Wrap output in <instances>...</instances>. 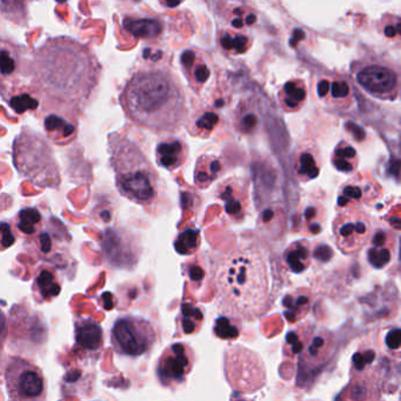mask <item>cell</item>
<instances>
[{
  "instance_id": "1",
  "label": "cell",
  "mask_w": 401,
  "mask_h": 401,
  "mask_svg": "<svg viewBox=\"0 0 401 401\" xmlns=\"http://www.w3.org/2000/svg\"><path fill=\"white\" fill-rule=\"evenodd\" d=\"M27 72L44 109L77 120L97 88L102 66L85 45L59 37L36 50Z\"/></svg>"
},
{
  "instance_id": "2",
  "label": "cell",
  "mask_w": 401,
  "mask_h": 401,
  "mask_svg": "<svg viewBox=\"0 0 401 401\" xmlns=\"http://www.w3.org/2000/svg\"><path fill=\"white\" fill-rule=\"evenodd\" d=\"M120 103L131 121L155 133H173L188 117L183 86L169 70L134 73L120 94Z\"/></svg>"
},
{
  "instance_id": "3",
  "label": "cell",
  "mask_w": 401,
  "mask_h": 401,
  "mask_svg": "<svg viewBox=\"0 0 401 401\" xmlns=\"http://www.w3.org/2000/svg\"><path fill=\"white\" fill-rule=\"evenodd\" d=\"M218 296L228 315L244 320L261 317L270 296V273L257 246H240L221 265L217 275Z\"/></svg>"
},
{
  "instance_id": "4",
  "label": "cell",
  "mask_w": 401,
  "mask_h": 401,
  "mask_svg": "<svg viewBox=\"0 0 401 401\" xmlns=\"http://www.w3.org/2000/svg\"><path fill=\"white\" fill-rule=\"evenodd\" d=\"M110 164L120 195L132 203L148 206L159 195V176L152 163L133 140L119 133L109 134Z\"/></svg>"
},
{
  "instance_id": "5",
  "label": "cell",
  "mask_w": 401,
  "mask_h": 401,
  "mask_svg": "<svg viewBox=\"0 0 401 401\" xmlns=\"http://www.w3.org/2000/svg\"><path fill=\"white\" fill-rule=\"evenodd\" d=\"M15 170L38 188L57 190L62 184L58 163L46 139L24 127L13 143Z\"/></svg>"
},
{
  "instance_id": "6",
  "label": "cell",
  "mask_w": 401,
  "mask_h": 401,
  "mask_svg": "<svg viewBox=\"0 0 401 401\" xmlns=\"http://www.w3.org/2000/svg\"><path fill=\"white\" fill-rule=\"evenodd\" d=\"M156 341L157 332L152 322L139 317H120L111 329L113 350L126 358L143 357L152 350Z\"/></svg>"
},
{
  "instance_id": "7",
  "label": "cell",
  "mask_w": 401,
  "mask_h": 401,
  "mask_svg": "<svg viewBox=\"0 0 401 401\" xmlns=\"http://www.w3.org/2000/svg\"><path fill=\"white\" fill-rule=\"evenodd\" d=\"M225 373L235 390L254 393L266 383V369L261 359L245 347L235 346L225 353Z\"/></svg>"
},
{
  "instance_id": "8",
  "label": "cell",
  "mask_w": 401,
  "mask_h": 401,
  "mask_svg": "<svg viewBox=\"0 0 401 401\" xmlns=\"http://www.w3.org/2000/svg\"><path fill=\"white\" fill-rule=\"evenodd\" d=\"M4 378L11 400H44L46 397L43 371L26 359L12 357L5 369Z\"/></svg>"
},
{
  "instance_id": "9",
  "label": "cell",
  "mask_w": 401,
  "mask_h": 401,
  "mask_svg": "<svg viewBox=\"0 0 401 401\" xmlns=\"http://www.w3.org/2000/svg\"><path fill=\"white\" fill-rule=\"evenodd\" d=\"M333 233L343 254H358L372 235V219L364 211L350 207L334 219Z\"/></svg>"
},
{
  "instance_id": "10",
  "label": "cell",
  "mask_w": 401,
  "mask_h": 401,
  "mask_svg": "<svg viewBox=\"0 0 401 401\" xmlns=\"http://www.w3.org/2000/svg\"><path fill=\"white\" fill-rule=\"evenodd\" d=\"M195 366V352L188 343H171L160 355L156 366L157 379L170 390L180 386Z\"/></svg>"
},
{
  "instance_id": "11",
  "label": "cell",
  "mask_w": 401,
  "mask_h": 401,
  "mask_svg": "<svg viewBox=\"0 0 401 401\" xmlns=\"http://www.w3.org/2000/svg\"><path fill=\"white\" fill-rule=\"evenodd\" d=\"M355 78L359 85L373 97L394 100L400 91V76L397 70L383 63H366L360 66Z\"/></svg>"
},
{
  "instance_id": "12",
  "label": "cell",
  "mask_w": 401,
  "mask_h": 401,
  "mask_svg": "<svg viewBox=\"0 0 401 401\" xmlns=\"http://www.w3.org/2000/svg\"><path fill=\"white\" fill-rule=\"evenodd\" d=\"M333 350L334 336L332 333L310 326L304 346L296 357L300 364V379L308 374L319 372L329 362Z\"/></svg>"
},
{
  "instance_id": "13",
  "label": "cell",
  "mask_w": 401,
  "mask_h": 401,
  "mask_svg": "<svg viewBox=\"0 0 401 401\" xmlns=\"http://www.w3.org/2000/svg\"><path fill=\"white\" fill-rule=\"evenodd\" d=\"M216 197L224 205V211L232 221H244L249 207V186L242 178H228L217 190Z\"/></svg>"
},
{
  "instance_id": "14",
  "label": "cell",
  "mask_w": 401,
  "mask_h": 401,
  "mask_svg": "<svg viewBox=\"0 0 401 401\" xmlns=\"http://www.w3.org/2000/svg\"><path fill=\"white\" fill-rule=\"evenodd\" d=\"M381 188L376 180L369 178H355L346 181L339 190L338 207L350 209L362 204H369L379 198Z\"/></svg>"
},
{
  "instance_id": "15",
  "label": "cell",
  "mask_w": 401,
  "mask_h": 401,
  "mask_svg": "<svg viewBox=\"0 0 401 401\" xmlns=\"http://www.w3.org/2000/svg\"><path fill=\"white\" fill-rule=\"evenodd\" d=\"M318 97L331 109L345 111L353 104V87L341 77L325 76L317 83Z\"/></svg>"
},
{
  "instance_id": "16",
  "label": "cell",
  "mask_w": 401,
  "mask_h": 401,
  "mask_svg": "<svg viewBox=\"0 0 401 401\" xmlns=\"http://www.w3.org/2000/svg\"><path fill=\"white\" fill-rule=\"evenodd\" d=\"M180 66L192 90L197 94L202 93L212 74L206 53L198 48H188L180 55Z\"/></svg>"
},
{
  "instance_id": "17",
  "label": "cell",
  "mask_w": 401,
  "mask_h": 401,
  "mask_svg": "<svg viewBox=\"0 0 401 401\" xmlns=\"http://www.w3.org/2000/svg\"><path fill=\"white\" fill-rule=\"evenodd\" d=\"M367 261L376 270H383L390 264L395 252L397 239L393 231L386 228H379L371 235Z\"/></svg>"
},
{
  "instance_id": "18",
  "label": "cell",
  "mask_w": 401,
  "mask_h": 401,
  "mask_svg": "<svg viewBox=\"0 0 401 401\" xmlns=\"http://www.w3.org/2000/svg\"><path fill=\"white\" fill-rule=\"evenodd\" d=\"M74 341L78 350L86 355H99L104 345L102 326L93 319H78L74 322Z\"/></svg>"
},
{
  "instance_id": "19",
  "label": "cell",
  "mask_w": 401,
  "mask_h": 401,
  "mask_svg": "<svg viewBox=\"0 0 401 401\" xmlns=\"http://www.w3.org/2000/svg\"><path fill=\"white\" fill-rule=\"evenodd\" d=\"M293 171L298 180L308 183L319 177L322 171V156L315 145H301L293 158Z\"/></svg>"
},
{
  "instance_id": "20",
  "label": "cell",
  "mask_w": 401,
  "mask_h": 401,
  "mask_svg": "<svg viewBox=\"0 0 401 401\" xmlns=\"http://www.w3.org/2000/svg\"><path fill=\"white\" fill-rule=\"evenodd\" d=\"M188 157V145L179 138H166L157 145V164L165 170H177L186 163Z\"/></svg>"
},
{
  "instance_id": "21",
  "label": "cell",
  "mask_w": 401,
  "mask_h": 401,
  "mask_svg": "<svg viewBox=\"0 0 401 401\" xmlns=\"http://www.w3.org/2000/svg\"><path fill=\"white\" fill-rule=\"evenodd\" d=\"M221 125V116L218 110L211 105H203L188 118L186 129L192 137L209 139Z\"/></svg>"
},
{
  "instance_id": "22",
  "label": "cell",
  "mask_w": 401,
  "mask_h": 401,
  "mask_svg": "<svg viewBox=\"0 0 401 401\" xmlns=\"http://www.w3.org/2000/svg\"><path fill=\"white\" fill-rule=\"evenodd\" d=\"M44 129L48 139L58 145L69 144L74 140L78 133L76 119L55 112L46 114L44 119Z\"/></svg>"
},
{
  "instance_id": "23",
  "label": "cell",
  "mask_w": 401,
  "mask_h": 401,
  "mask_svg": "<svg viewBox=\"0 0 401 401\" xmlns=\"http://www.w3.org/2000/svg\"><path fill=\"white\" fill-rule=\"evenodd\" d=\"M62 292L57 270L50 266H40L33 282V294L41 303L51 301Z\"/></svg>"
},
{
  "instance_id": "24",
  "label": "cell",
  "mask_w": 401,
  "mask_h": 401,
  "mask_svg": "<svg viewBox=\"0 0 401 401\" xmlns=\"http://www.w3.org/2000/svg\"><path fill=\"white\" fill-rule=\"evenodd\" d=\"M279 102L285 112H298L308 102V85L300 78L289 80L279 91Z\"/></svg>"
},
{
  "instance_id": "25",
  "label": "cell",
  "mask_w": 401,
  "mask_h": 401,
  "mask_svg": "<svg viewBox=\"0 0 401 401\" xmlns=\"http://www.w3.org/2000/svg\"><path fill=\"white\" fill-rule=\"evenodd\" d=\"M296 230L308 235H320L325 221V207L319 202H308L296 214Z\"/></svg>"
},
{
  "instance_id": "26",
  "label": "cell",
  "mask_w": 401,
  "mask_h": 401,
  "mask_svg": "<svg viewBox=\"0 0 401 401\" xmlns=\"http://www.w3.org/2000/svg\"><path fill=\"white\" fill-rule=\"evenodd\" d=\"M217 44L224 55L238 57L249 51L252 38L242 29H223L218 31Z\"/></svg>"
},
{
  "instance_id": "27",
  "label": "cell",
  "mask_w": 401,
  "mask_h": 401,
  "mask_svg": "<svg viewBox=\"0 0 401 401\" xmlns=\"http://www.w3.org/2000/svg\"><path fill=\"white\" fill-rule=\"evenodd\" d=\"M312 293L306 289H298L286 294L282 300L284 317L289 324H296L304 319L311 308Z\"/></svg>"
},
{
  "instance_id": "28",
  "label": "cell",
  "mask_w": 401,
  "mask_h": 401,
  "mask_svg": "<svg viewBox=\"0 0 401 401\" xmlns=\"http://www.w3.org/2000/svg\"><path fill=\"white\" fill-rule=\"evenodd\" d=\"M224 172V163L219 157L213 155L200 156L195 164L193 181L198 188H210Z\"/></svg>"
},
{
  "instance_id": "29",
  "label": "cell",
  "mask_w": 401,
  "mask_h": 401,
  "mask_svg": "<svg viewBox=\"0 0 401 401\" xmlns=\"http://www.w3.org/2000/svg\"><path fill=\"white\" fill-rule=\"evenodd\" d=\"M284 263L286 268L296 275L308 271L312 264L311 244L306 240L291 244L284 254Z\"/></svg>"
},
{
  "instance_id": "30",
  "label": "cell",
  "mask_w": 401,
  "mask_h": 401,
  "mask_svg": "<svg viewBox=\"0 0 401 401\" xmlns=\"http://www.w3.org/2000/svg\"><path fill=\"white\" fill-rule=\"evenodd\" d=\"M261 118L259 111L252 102H240L235 110V126L242 136H252L257 133L261 127Z\"/></svg>"
},
{
  "instance_id": "31",
  "label": "cell",
  "mask_w": 401,
  "mask_h": 401,
  "mask_svg": "<svg viewBox=\"0 0 401 401\" xmlns=\"http://www.w3.org/2000/svg\"><path fill=\"white\" fill-rule=\"evenodd\" d=\"M204 311L199 305L195 304L191 300H184L181 303L180 313L178 317V326L180 329L181 333L184 334H193L199 332L203 325Z\"/></svg>"
},
{
  "instance_id": "32",
  "label": "cell",
  "mask_w": 401,
  "mask_h": 401,
  "mask_svg": "<svg viewBox=\"0 0 401 401\" xmlns=\"http://www.w3.org/2000/svg\"><path fill=\"white\" fill-rule=\"evenodd\" d=\"M43 228V214L36 207L22 209L15 217V228L25 238H34Z\"/></svg>"
},
{
  "instance_id": "33",
  "label": "cell",
  "mask_w": 401,
  "mask_h": 401,
  "mask_svg": "<svg viewBox=\"0 0 401 401\" xmlns=\"http://www.w3.org/2000/svg\"><path fill=\"white\" fill-rule=\"evenodd\" d=\"M331 162L333 167L341 173H353L359 166L358 152L350 143L340 141L333 151Z\"/></svg>"
},
{
  "instance_id": "34",
  "label": "cell",
  "mask_w": 401,
  "mask_h": 401,
  "mask_svg": "<svg viewBox=\"0 0 401 401\" xmlns=\"http://www.w3.org/2000/svg\"><path fill=\"white\" fill-rule=\"evenodd\" d=\"M124 29L138 39H155L163 32V24L158 19L126 18Z\"/></svg>"
},
{
  "instance_id": "35",
  "label": "cell",
  "mask_w": 401,
  "mask_h": 401,
  "mask_svg": "<svg viewBox=\"0 0 401 401\" xmlns=\"http://www.w3.org/2000/svg\"><path fill=\"white\" fill-rule=\"evenodd\" d=\"M20 70V58L15 48L0 45V85L13 83Z\"/></svg>"
},
{
  "instance_id": "36",
  "label": "cell",
  "mask_w": 401,
  "mask_h": 401,
  "mask_svg": "<svg viewBox=\"0 0 401 401\" xmlns=\"http://www.w3.org/2000/svg\"><path fill=\"white\" fill-rule=\"evenodd\" d=\"M226 22L232 29H244L254 27L258 22V13L249 5H237L226 12Z\"/></svg>"
},
{
  "instance_id": "37",
  "label": "cell",
  "mask_w": 401,
  "mask_h": 401,
  "mask_svg": "<svg viewBox=\"0 0 401 401\" xmlns=\"http://www.w3.org/2000/svg\"><path fill=\"white\" fill-rule=\"evenodd\" d=\"M242 332V320L232 315H219L214 322V336L221 340H235Z\"/></svg>"
},
{
  "instance_id": "38",
  "label": "cell",
  "mask_w": 401,
  "mask_h": 401,
  "mask_svg": "<svg viewBox=\"0 0 401 401\" xmlns=\"http://www.w3.org/2000/svg\"><path fill=\"white\" fill-rule=\"evenodd\" d=\"M200 242H202V237H200L198 228H186L176 238L174 249L180 256H191L198 251Z\"/></svg>"
},
{
  "instance_id": "39",
  "label": "cell",
  "mask_w": 401,
  "mask_h": 401,
  "mask_svg": "<svg viewBox=\"0 0 401 401\" xmlns=\"http://www.w3.org/2000/svg\"><path fill=\"white\" fill-rule=\"evenodd\" d=\"M376 352L371 348L360 350L353 355L352 359V373L365 374L369 373L376 364Z\"/></svg>"
},
{
  "instance_id": "40",
  "label": "cell",
  "mask_w": 401,
  "mask_h": 401,
  "mask_svg": "<svg viewBox=\"0 0 401 401\" xmlns=\"http://www.w3.org/2000/svg\"><path fill=\"white\" fill-rule=\"evenodd\" d=\"M10 106L15 112L22 114L26 111H33L39 106V100L33 97V93H15L10 97Z\"/></svg>"
},
{
  "instance_id": "41",
  "label": "cell",
  "mask_w": 401,
  "mask_h": 401,
  "mask_svg": "<svg viewBox=\"0 0 401 401\" xmlns=\"http://www.w3.org/2000/svg\"><path fill=\"white\" fill-rule=\"evenodd\" d=\"M381 33L387 39H400V18L394 15H385L381 19Z\"/></svg>"
},
{
  "instance_id": "42",
  "label": "cell",
  "mask_w": 401,
  "mask_h": 401,
  "mask_svg": "<svg viewBox=\"0 0 401 401\" xmlns=\"http://www.w3.org/2000/svg\"><path fill=\"white\" fill-rule=\"evenodd\" d=\"M15 235L11 224L6 221H0V252L6 251L15 245Z\"/></svg>"
},
{
  "instance_id": "43",
  "label": "cell",
  "mask_w": 401,
  "mask_h": 401,
  "mask_svg": "<svg viewBox=\"0 0 401 401\" xmlns=\"http://www.w3.org/2000/svg\"><path fill=\"white\" fill-rule=\"evenodd\" d=\"M186 275L190 282L195 285H200L205 279V268L198 261H192L186 265Z\"/></svg>"
},
{
  "instance_id": "44",
  "label": "cell",
  "mask_w": 401,
  "mask_h": 401,
  "mask_svg": "<svg viewBox=\"0 0 401 401\" xmlns=\"http://www.w3.org/2000/svg\"><path fill=\"white\" fill-rule=\"evenodd\" d=\"M400 329H392L386 333L385 343L386 346L392 350H397L400 348L401 343Z\"/></svg>"
},
{
  "instance_id": "45",
  "label": "cell",
  "mask_w": 401,
  "mask_h": 401,
  "mask_svg": "<svg viewBox=\"0 0 401 401\" xmlns=\"http://www.w3.org/2000/svg\"><path fill=\"white\" fill-rule=\"evenodd\" d=\"M313 257H315V259H318L319 261L327 263V261L332 259V249L327 245H319L318 247L315 249V252H313Z\"/></svg>"
},
{
  "instance_id": "46",
  "label": "cell",
  "mask_w": 401,
  "mask_h": 401,
  "mask_svg": "<svg viewBox=\"0 0 401 401\" xmlns=\"http://www.w3.org/2000/svg\"><path fill=\"white\" fill-rule=\"evenodd\" d=\"M8 319L5 317L4 312L0 310V350L4 346L5 340H6V336H8Z\"/></svg>"
},
{
  "instance_id": "47",
  "label": "cell",
  "mask_w": 401,
  "mask_h": 401,
  "mask_svg": "<svg viewBox=\"0 0 401 401\" xmlns=\"http://www.w3.org/2000/svg\"><path fill=\"white\" fill-rule=\"evenodd\" d=\"M305 38H306V33L301 29H296L293 31L291 39H289V45L291 47H296V45H299L300 41L305 40Z\"/></svg>"
},
{
  "instance_id": "48",
  "label": "cell",
  "mask_w": 401,
  "mask_h": 401,
  "mask_svg": "<svg viewBox=\"0 0 401 401\" xmlns=\"http://www.w3.org/2000/svg\"><path fill=\"white\" fill-rule=\"evenodd\" d=\"M185 0H159L160 5L166 8H176L183 4Z\"/></svg>"
},
{
  "instance_id": "49",
  "label": "cell",
  "mask_w": 401,
  "mask_h": 401,
  "mask_svg": "<svg viewBox=\"0 0 401 401\" xmlns=\"http://www.w3.org/2000/svg\"><path fill=\"white\" fill-rule=\"evenodd\" d=\"M55 1H57V3H59V4H64V3H66L67 0H55Z\"/></svg>"
}]
</instances>
